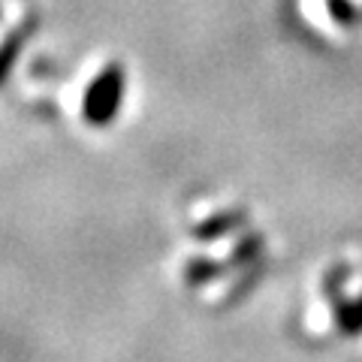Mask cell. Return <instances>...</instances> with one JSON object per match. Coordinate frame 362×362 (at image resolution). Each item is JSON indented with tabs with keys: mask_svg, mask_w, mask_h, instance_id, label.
I'll list each match as a JSON object with an SVG mask.
<instances>
[{
	"mask_svg": "<svg viewBox=\"0 0 362 362\" xmlns=\"http://www.w3.org/2000/svg\"><path fill=\"white\" fill-rule=\"evenodd\" d=\"M299 13H302V18L308 21L311 28L326 33V37H338L335 18H332L329 4H326V0H299Z\"/></svg>",
	"mask_w": 362,
	"mask_h": 362,
	"instance_id": "obj_1",
	"label": "cell"
}]
</instances>
